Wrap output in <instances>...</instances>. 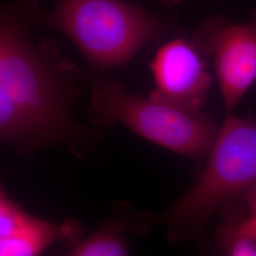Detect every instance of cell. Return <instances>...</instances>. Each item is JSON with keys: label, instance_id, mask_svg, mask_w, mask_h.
Segmentation results:
<instances>
[{"label": "cell", "instance_id": "1", "mask_svg": "<svg viewBox=\"0 0 256 256\" xmlns=\"http://www.w3.org/2000/svg\"><path fill=\"white\" fill-rule=\"evenodd\" d=\"M39 0H12L0 19V137L19 153L64 144L84 156L96 132L77 122L81 74L55 41L30 36Z\"/></svg>", "mask_w": 256, "mask_h": 256}, {"label": "cell", "instance_id": "2", "mask_svg": "<svg viewBox=\"0 0 256 256\" xmlns=\"http://www.w3.org/2000/svg\"><path fill=\"white\" fill-rule=\"evenodd\" d=\"M256 185V122L228 116L192 188L160 218L171 241H204L212 214Z\"/></svg>", "mask_w": 256, "mask_h": 256}, {"label": "cell", "instance_id": "3", "mask_svg": "<svg viewBox=\"0 0 256 256\" xmlns=\"http://www.w3.org/2000/svg\"><path fill=\"white\" fill-rule=\"evenodd\" d=\"M88 117L106 128L122 124L140 137L196 164H204L220 128L202 111L183 110L128 92L110 79L92 84Z\"/></svg>", "mask_w": 256, "mask_h": 256}, {"label": "cell", "instance_id": "4", "mask_svg": "<svg viewBox=\"0 0 256 256\" xmlns=\"http://www.w3.org/2000/svg\"><path fill=\"white\" fill-rule=\"evenodd\" d=\"M34 22L68 37L101 68L128 64L162 32L153 14L124 0H57L46 12L37 10Z\"/></svg>", "mask_w": 256, "mask_h": 256}, {"label": "cell", "instance_id": "5", "mask_svg": "<svg viewBox=\"0 0 256 256\" xmlns=\"http://www.w3.org/2000/svg\"><path fill=\"white\" fill-rule=\"evenodd\" d=\"M192 43L214 61L224 106L230 113L256 82V9L244 23L205 19Z\"/></svg>", "mask_w": 256, "mask_h": 256}, {"label": "cell", "instance_id": "6", "mask_svg": "<svg viewBox=\"0 0 256 256\" xmlns=\"http://www.w3.org/2000/svg\"><path fill=\"white\" fill-rule=\"evenodd\" d=\"M155 90L149 95L183 110L200 112L212 84L202 54L183 38H174L160 46L150 64Z\"/></svg>", "mask_w": 256, "mask_h": 256}, {"label": "cell", "instance_id": "7", "mask_svg": "<svg viewBox=\"0 0 256 256\" xmlns=\"http://www.w3.org/2000/svg\"><path fill=\"white\" fill-rule=\"evenodd\" d=\"M84 227L75 220L60 223L38 218L23 210L2 187L0 190V256H39L62 243L72 248L82 241Z\"/></svg>", "mask_w": 256, "mask_h": 256}, {"label": "cell", "instance_id": "8", "mask_svg": "<svg viewBox=\"0 0 256 256\" xmlns=\"http://www.w3.org/2000/svg\"><path fill=\"white\" fill-rule=\"evenodd\" d=\"M153 218L130 210L124 204L110 214L88 238L70 248L68 256H129L128 234H146Z\"/></svg>", "mask_w": 256, "mask_h": 256}, {"label": "cell", "instance_id": "9", "mask_svg": "<svg viewBox=\"0 0 256 256\" xmlns=\"http://www.w3.org/2000/svg\"><path fill=\"white\" fill-rule=\"evenodd\" d=\"M238 198L245 204L247 214L239 220H227L221 225L218 234V243L234 238H256V185Z\"/></svg>", "mask_w": 256, "mask_h": 256}, {"label": "cell", "instance_id": "10", "mask_svg": "<svg viewBox=\"0 0 256 256\" xmlns=\"http://www.w3.org/2000/svg\"><path fill=\"white\" fill-rule=\"evenodd\" d=\"M218 244L228 256H256V241L252 238H230Z\"/></svg>", "mask_w": 256, "mask_h": 256}, {"label": "cell", "instance_id": "11", "mask_svg": "<svg viewBox=\"0 0 256 256\" xmlns=\"http://www.w3.org/2000/svg\"><path fill=\"white\" fill-rule=\"evenodd\" d=\"M162 1L167 5H174L176 3H178L180 0H162Z\"/></svg>", "mask_w": 256, "mask_h": 256}, {"label": "cell", "instance_id": "12", "mask_svg": "<svg viewBox=\"0 0 256 256\" xmlns=\"http://www.w3.org/2000/svg\"><path fill=\"white\" fill-rule=\"evenodd\" d=\"M254 240H256V239H254Z\"/></svg>", "mask_w": 256, "mask_h": 256}]
</instances>
